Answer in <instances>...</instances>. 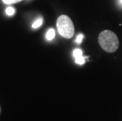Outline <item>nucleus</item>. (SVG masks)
<instances>
[{
  "label": "nucleus",
  "instance_id": "obj_1",
  "mask_svg": "<svg viewBox=\"0 0 122 121\" xmlns=\"http://www.w3.org/2000/svg\"><path fill=\"white\" fill-rule=\"evenodd\" d=\"M98 43L103 50L108 53H113L119 47V40L114 32L105 30L98 35Z\"/></svg>",
  "mask_w": 122,
  "mask_h": 121
},
{
  "label": "nucleus",
  "instance_id": "obj_2",
  "mask_svg": "<svg viewBox=\"0 0 122 121\" xmlns=\"http://www.w3.org/2000/svg\"><path fill=\"white\" fill-rule=\"evenodd\" d=\"M57 28L62 37L70 39L73 36L75 28L72 20L66 15H61L57 20Z\"/></svg>",
  "mask_w": 122,
  "mask_h": 121
},
{
  "label": "nucleus",
  "instance_id": "obj_3",
  "mask_svg": "<svg viewBox=\"0 0 122 121\" xmlns=\"http://www.w3.org/2000/svg\"><path fill=\"white\" fill-rule=\"evenodd\" d=\"M46 39L47 40H52L53 39L55 36V32L53 28H51V29L48 30L47 33H46Z\"/></svg>",
  "mask_w": 122,
  "mask_h": 121
},
{
  "label": "nucleus",
  "instance_id": "obj_4",
  "mask_svg": "<svg viewBox=\"0 0 122 121\" xmlns=\"http://www.w3.org/2000/svg\"><path fill=\"white\" fill-rule=\"evenodd\" d=\"M72 55H73L75 59L79 58V57H81V56H83L82 50H80V49H75L73 50V52H72Z\"/></svg>",
  "mask_w": 122,
  "mask_h": 121
},
{
  "label": "nucleus",
  "instance_id": "obj_5",
  "mask_svg": "<svg viewBox=\"0 0 122 121\" xmlns=\"http://www.w3.org/2000/svg\"><path fill=\"white\" fill-rule=\"evenodd\" d=\"M43 23V19L42 18H39L36 20V21L32 24V28H40L41 25H42Z\"/></svg>",
  "mask_w": 122,
  "mask_h": 121
},
{
  "label": "nucleus",
  "instance_id": "obj_6",
  "mask_svg": "<svg viewBox=\"0 0 122 121\" xmlns=\"http://www.w3.org/2000/svg\"><path fill=\"white\" fill-rule=\"evenodd\" d=\"M85 58H87V57H86V58H84L83 56L79 57V58L75 59V61H76V63L78 64V65H84L85 63Z\"/></svg>",
  "mask_w": 122,
  "mask_h": 121
},
{
  "label": "nucleus",
  "instance_id": "obj_7",
  "mask_svg": "<svg viewBox=\"0 0 122 121\" xmlns=\"http://www.w3.org/2000/svg\"><path fill=\"white\" fill-rule=\"evenodd\" d=\"M15 13V10L13 8V7H8L6 10V14L8 15V16H12L14 15Z\"/></svg>",
  "mask_w": 122,
  "mask_h": 121
},
{
  "label": "nucleus",
  "instance_id": "obj_8",
  "mask_svg": "<svg viewBox=\"0 0 122 121\" xmlns=\"http://www.w3.org/2000/svg\"><path fill=\"white\" fill-rule=\"evenodd\" d=\"M22 0H2V2L6 4H13V3H17V2H19Z\"/></svg>",
  "mask_w": 122,
  "mask_h": 121
},
{
  "label": "nucleus",
  "instance_id": "obj_9",
  "mask_svg": "<svg viewBox=\"0 0 122 121\" xmlns=\"http://www.w3.org/2000/svg\"><path fill=\"white\" fill-rule=\"evenodd\" d=\"M83 39H84V35H83V34H79L78 35H77V37H76V43H77L78 44H80V43H82Z\"/></svg>",
  "mask_w": 122,
  "mask_h": 121
},
{
  "label": "nucleus",
  "instance_id": "obj_10",
  "mask_svg": "<svg viewBox=\"0 0 122 121\" xmlns=\"http://www.w3.org/2000/svg\"><path fill=\"white\" fill-rule=\"evenodd\" d=\"M118 3L121 5V6H122V0H118Z\"/></svg>",
  "mask_w": 122,
  "mask_h": 121
}]
</instances>
